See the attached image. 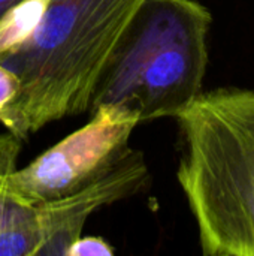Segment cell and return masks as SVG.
I'll list each match as a JSON object with an SVG mask.
<instances>
[{"label":"cell","mask_w":254,"mask_h":256,"mask_svg":"<svg viewBox=\"0 0 254 256\" xmlns=\"http://www.w3.org/2000/svg\"><path fill=\"white\" fill-rule=\"evenodd\" d=\"M21 150V140L6 132L0 135V198L4 190V182L7 176L16 168L18 154Z\"/></svg>","instance_id":"cell-7"},{"label":"cell","mask_w":254,"mask_h":256,"mask_svg":"<svg viewBox=\"0 0 254 256\" xmlns=\"http://www.w3.org/2000/svg\"><path fill=\"white\" fill-rule=\"evenodd\" d=\"M40 240L36 208L22 206L3 192L0 198V256H37Z\"/></svg>","instance_id":"cell-6"},{"label":"cell","mask_w":254,"mask_h":256,"mask_svg":"<svg viewBox=\"0 0 254 256\" xmlns=\"http://www.w3.org/2000/svg\"><path fill=\"white\" fill-rule=\"evenodd\" d=\"M111 256L114 255L112 246L100 237L81 236L67 249L66 256Z\"/></svg>","instance_id":"cell-8"},{"label":"cell","mask_w":254,"mask_h":256,"mask_svg":"<svg viewBox=\"0 0 254 256\" xmlns=\"http://www.w3.org/2000/svg\"><path fill=\"white\" fill-rule=\"evenodd\" d=\"M18 92H19L18 76L10 69L0 64V111L6 108L16 98Z\"/></svg>","instance_id":"cell-9"},{"label":"cell","mask_w":254,"mask_h":256,"mask_svg":"<svg viewBox=\"0 0 254 256\" xmlns=\"http://www.w3.org/2000/svg\"><path fill=\"white\" fill-rule=\"evenodd\" d=\"M31 0H0V22L10 15L13 10H16L18 8L27 4Z\"/></svg>","instance_id":"cell-10"},{"label":"cell","mask_w":254,"mask_h":256,"mask_svg":"<svg viewBox=\"0 0 254 256\" xmlns=\"http://www.w3.org/2000/svg\"><path fill=\"white\" fill-rule=\"evenodd\" d=\"M90 122L49 147L27 166L15 168L4 182L13 201L37 207L63 198L114 166L129 150L138 116L118 106H99Z\"/></svg>","instance_id":"cell-4"},{"label":"cell","mask_w":254,"mask_h":256,"mask_svg":"<svg viewBox=\"0 0 254 256\" xmlns=\"http://www.w3.org/2000/svg\"><path fill=\"white\" fill-rule=\"evenodd\" d=\"M148 182L150 172L144 154L130 148L93 182L63 198L34 207L42 238L37 256H66L67 249L82 236L93 213L142 192Z\"/></svg>","instance_id":"cell-5"},{"label":"cell","mask_w":254,"mask_h":256,"mask_svg":"<svg viewBox=\"0 0 254 256\" xmlns=\"http://www.w3.org/2000/svg\"><path fill=\"white\" fill-rule=\"evenodd\" d=\"M145 0H45L22 40L0 56L19 80L0 123L21 141L87 112L97 75Z\"/></svg>","instance_id":"cell-1"},{"label":"cell","mask_w":254,"mask_h":256,"mask_svg":"<svg viewBox=\"0 0 254 256\" xmlns=\"http://www.w3.org/2000/svg\"><path fill=\"white\" fill-rule=\"evenodd\" d=\"M211 22L196 0H145L103 63L87 112L118 106L139 123L177 117L202 93Z\"/></svg>","instance_id":"cell-3"},{"label":"cell","mask_w":254,"mask_h":256,"mask_svg":"<svg viewBox=\"0 0 254 256\" xmlns=\"http://www.w3.org/2000/svg\"><path fill=\"white\" fill-rule=\"evenodd\" d=\"M177 172L207 256H254V90L202 92L175 117Z\"/></svg>","instance_id":"cell-2"}]
</instances>
